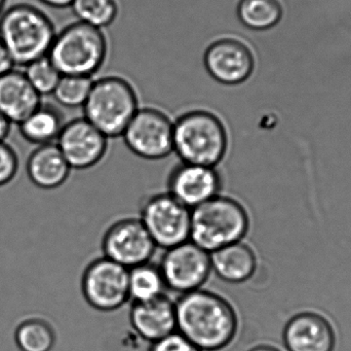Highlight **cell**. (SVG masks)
Listing matches in <instances>:
<instances>
[{"instance_id": "cell-26", "label": "cell", "mask_w": 351, "mask_h": 351, "mask_svg": "<svg viewBox=\"0 0 351 351\" xmlns=\"http://www.w3.org/2000/svg\"><path fill=\"white\" fill-rule=\"evenodd\" d=\"M24 73L31 86L41 97L53 94L62 76L47 56L35 60L24 67Z\"/></svg>"}, {"instance_id": "cell-8", "label": "cell", "mask_w": 351, "mask_h": 351, "mask_svg": "<svg viewBox=\"0 0 351 351\" xmlns=\"http://www.w3.org/2000/svg\"><path fill=\"white\" fill-rule=\"evenodd\" d=\"M123 141L136 156L162 160L174 152V122L160 109H138L123 134Z\"/></svg>"}, {"instance_id": "cell-3", "label": "cell", "mask_w": 351, "mask_h": 351, "mask_svg": "<svg viewBox=\"0 0 351 351\" xmlns=\"http://www.w3.org/2000/svg\"><path fill=\"white\" fill-rule=\"evenodd\" d=\"M251 228L245 206L231 196H216L191 210L190 241L208 253L245 240Z\"/></svg>"}, {"instance_id": "cell-16", "label": "cell", "mask_w": 351, "mask_h": 351, "mask_svg": "<svg viewBox=\"0 0 351 351\" xmlns=\"http://www.w3.org/2000/svg\"><path fill=\"white\" fill-rule=\"evenodd\" d=\"M129 317L136 334L150 344L177 332L175 301L167 294L147 302L133 303Z\"/></svg>"}, {"instance_id": "cell-24", "label": "cell", "mask_w": 351, "mask_h": 351, "mask_svg": "<svg viewBox=\"0 0 351 351\" xmlns=\"http://www.w3.org/2000/svg\"><path fill=\"white\" fill-rule=\"evenodd\" d=\"M70 6L80 22L100 29L112 24L119 14L117 0H73Z\"/></svg>"}, {"instance_id": "cell-15", "label": "cell", "mask_w": 351, "mask_h": 351, "mask_svg": "<svg viewBox=\"0 0 351 351\" xmlns=\"http://www.w3.org/2000/svg\"><path fill=\"white\" fill-rule=\"evenodd\" d=\"M282 342L288 351H333L336 333L324 315L302 311L285 324Z\"/></svg>"}, {"instance_id": "cell-7", "label": "cell", "mask_w": 351, "mask_h": 351, "mask_svg": "<svg viewBox=\"0 0 351 351\" xmlns=\"http://www.w3.org/2000/svg\"><path fill=\"white\" fill-rule=\"evenodd\" d=\"M139 218L156 247L166 251L190 240L191 210L168 192L149 196L142 204Z\"/></svg>"}, {"instance_id": "cell-13", "label": "cell", "mask_w": 351, "mask_h": 351, "mask_svg": "<svg viewBox=\"0 0 351 351\" xmlns=\"http://www.w3.org/2000/svg\"><path fill=\"white\" fill-rule=\"evenodd\" d=\"M71 169L86 170L98 165L108 150V138L84 117L64 125L57 141Z\"/></svg>"}, {"instance_id": "cell-5", "label": "cell", "mask_w": 351, "mask_h": 351, "mask_svg": "<svg viewBox=\"0 0 351 351\" xmlns=\"http://www.w3.org/2000/svg\"><path fill=\"white\" fill-rule=\"evenodd\" d=\"M107 51L102 29L78 21L56 34L47 57L61 76L92 78L104 64Z\"/></svg>"}, {"instance_id": "cell-9", "label": "cell", "mask_w": 351, "mask_h": 351, "mask_svg": "<svg viewBox=\"0 0 351 351\" xmlns=\"http://www.w3.org/2000/svg\"><path fill=\"white\" fill-rule=\"evenodd\" d=\"M82 292L95 310H119L130 301L129 269L104 256L95 259L82 273Z\"/></svg>"}, {"instance_id": "cell-21", "label": "cell", "mask_w": 351, "mask_h": 351, "mask_svg": "<svg viewBox=\"0 0 351 351\" xmlns=\"http://www.w3.org/2000/svg\"><path fill=\"white\" fill-rule=\"evenodd\" d=\"M237 12L243 26L266 31L280 24L285 8L282 0H239Z\"/></svg>"}, {"instance_id": "cell-23", "label": "cell", "mask_w": 351, "mask_h": 351, "mask_svg": "<svg viewBox=\"0 0 351 351\" xmlns=\"http://www.w3.org/2000/svg\"><path fill=\"white\" fill-rule=\"evenodd\" d=\"M21 351H51L56 343V332L49 321L31 317L21 321L14 331Z\"/></svg>"}, {"instance_id": "cell-27", "label": "cell", "mask_w": 351, "mask_h": 351, "mask_svg": "<svg viewBox=\"0 0 351 351\" xmlns=\"http://www.w3.org/2000/svg\"><path fill=\"white\" fill-rule=\"evenodd\" d=\"M19 170V157L16 150L0 141V188L8 185L16 177Z\"/></svg>"}, {"instance_id": "cell-22", "label": "cell", "mask_w": 351, "mask_h": 351, "mask_svg": "<svg viewBox=\"0 0 351 351\" xmlns=\"http://www.w3.org/2000/svg\"><path fill=\"white\" fill-rule=\"evenodd\" d=\"M167 286L158 265L152 262L129 269V297L133 303L147 302L166 295Z\"/></svg>"}, {"instance_id": "cell-10", "label": "cell", "mask_w": 351, "mask_h": 351, "mask_svg": "<svg viewBox=\"0 0 351 351\" xmlns=\"http://www.w3.org/2000/svg\"><path fill=\"white\" fill-rule=\"evenodd\" d=\"M158 267L167 290L179 295L204 288L212 274L210 253L190 240L166 249Z\"/></svg>"}, {"instance_id": "cell-6", "label": "cell", "mask_w": 351, "mask_h": 351, "mask_svg": "<svg viewBox=\"0 0 351 351\" xmlns=\"http://www.w3.org/2000/svg\"><path fill=\"white\" fill-rule=\"evenodd\" d=\"M88 120L107 138L121 137L139 109L137 93L119 76H106L93 84L84 106Z\"/></svg>"}, {"instance_id": "cell-19", "label": "cell", "mask_w": 351, "mask_h": 351, "mask_svg": "<svg viewBox=\"0 0 351 351\" xmlns=\"http://www.w3.org/2000/svg\"><path fill=\"white\" fill-rule=\"evenodd\" d=\"M71 167L56 144L38 146L29 157L27 172L39 189L55 190L67 181Z\"/></svg>"}, {"instance_id": "cell-2", "label": "cell", "mask_w": 351, "mask_h": 351, "mask_svg": "<svg viewBox=\"0 0 351 351\" xmlns=\"http://www.w3.org/2000/svg\"><path fill=\"white\" fill-rule=\"evenodd\" d=\"M56 34L49 16L32 4H14L0 16V41L18 67L47 57Z\"/></svg>"}, {"instance_id": "cell-30", "label": "cell", "mask_w": 351, "mask_h": 351, "mask_svg": "<svg viewBox=\"0 0 351 351\" xmlns=\"http://www.w3.org/2000/svg\"><path fill=\"white\" fill-rule=\"evenodd\" d=\"M45 5L53 8H66L71 5L73 0H39Z\"/></svg>"}, {"instance_id": "cell-25", "label": "cell", "mask_w": 351, "mask_h": 351, "mask_svg": "<svg viewBox=\"0 0 351 351\" xmlns=\"http://www.w3.org/2000/svg\"><path fill=\"white\" fill-rule=\"evenodd\" d=\"M94 80L90 76H62L53 95L59 104L69 109L84 106Z\"/></svg>"}, {"instance_id": "cell-1", "label": "cell", "mask_w": 351, "mask_h": 351, "mask_svg": "<svg viewBox=\"0 0 351 351\" xmlns=\"http://www.w3.org/2000/svg\"><path fill=\"white\" fill-rule=\"evenodd\" d=\"M177 332L202 351L228 348L239 332V315L222 295L200 290L180 295L175 301Z\"/></svg>"}, {"instance_id": "cell-31", "label": "cell", "mask_w": 351, "mask_h": 351, "mask_svg": "<svg viewBox=\"0 0 351 351\" xmlns=\"http://www.w3.org/2000/svg\"><path fill=\"white\" fill-rule=\"evenodd\" d=\"M12 124L0 113V141H5L6 137L10 131Z\"/></svg>"}, {"instance_id": "cell-32", "label": "cell", "mask_w": 351, "mask_h": 351, "mask_svg": "<svg viewBox=\"0 0 351 351\" xmlns=\"http://www.w3.org/2000/svg\"><path fill=\"white\" fill-rule=\"evenodd\" d=\"M249 351H280L278 348H274V346H257L255 348H251Z\"/></svg>"}, {"instance_id": "cell-14", "label": "cell", "mask_w": 351, "mask_h": 351, "mask_svg": "<svg viewBox=\"0 0 351 351\" xmlns=\"http://www.w3.org/2000/svg\"><path fill=\"white\" fill-rule=\"evenodd\" d=\"M222 188L218 167L180 162L168 179V193L190 210L222 194Z\"/></svg>"}, {"instance_id": "cell-28", "label": "cell", "mask_w": 351, "mask_h": 351, "mask_svg": "<svg viewBox=\"0 0 351 351\" xmlns=\"http://www.w3.org/2000/svg\"><path fill=\"white\" fill-rule=\"evenodd\" d=\"M149 351H202L181 334L175 332L166 338L154 342L150 346Z\"/></svg>"}, {"instance_id": "cell-12", "label": "cell", "mask_w": 351, "mask_h": 351, "mask_svg": "<svg viewBox=\"0 0 351 351\" xmlns=\"http://www.w3.org/2000/svg\"><path fill=\"white\" fill-rule=\"evenodd\" d=\"M204 62L208 73L226 86H235L249 80L256 64L251 47L233 37L213 41L206 49Z\"/></svg>"}, {"instance_id": "cell-4", "label": "cell", "mask_w": 351, "mask_h": 351, "mask_svg": "<svg viewBox=\"0 0 351 351\" xmlns=\"http://www.w3.org/2000/svg\"><path fill=\"white\" fill-rule=\"evenodd\" d=\"M228 148L226 127L210 111H188L174 122V152L181 162L218 167Z\"/></svg>"}, {"instance_id": "cell-33", "label": "cell", "mask_w": 351, "mask_h": 351, "mask_svg": "<svg viewBox=\"0 0 351 351\" xmlns=\"http://www.w3.org/2000/svg\"><path fill=\"white\" fill-rule=\"evenodd\" d=\"M4 5H5V0H0V16L4 12Z\"/></svg>"}, {"instance_id": "cell-20", "label": "cell", "mask_w": 351, "mask_h": 351, "mask_svg": "<svg viewBox=\"0 0 351 351\" xmlns=\"http://www.w3.org/2000/svg\"><path fill=\"white\" fill-rule=\"evenodd\" d=\"M64 125L63 115L59 109L43 102L19 124V129L24 139L38 146L56 144Z\"/></svg>"}, {"instance_id": "cell-29", "label": "cell", "mask_w": 351, "mask_h": 351, "mask_svg": "<svg viewBox=\"0 0 351 351\" xmlns=\"http://www.w3.org/2000/svg\"><path fill=\"white\" fill-rule=\"evenodd\" d=\"M16 67L8 49H6L4 43L0 41V76L10 71Z\"/></svg>"}, {"instance_id": "cell-11", "label": "cell", "mask_w": 351, "mask_h": 351, "mask_svg": "<svg viewBox=\"0 0 351 351\" xmlns=\"http://www.w3.org/2000/svg\"><path fill=\"white\" fill-rule=\"evenodd\" d=\"M156 249L139 218L117 220L102 239L103 256L127 269L152 262Z\"/></svg>"}, {"instance_id": "cell-18", "label": "cell", "mask_w": 351, "mask_h": 351, "mask_svg": "<svg viewBox=\"0 0 351 351\" xmlns=\"http://www.w3.org/2000/svg\"><path fill=\"white\" fill-rule=\"evenodd\" d=\"M210 256L212 273L227 284H245L257 271V253L245 240L217 249Z\"/></svg>"}, {"instance_id": "cell-17", "label": "cell", "mask_w": 351, "mask_h": 351, "mask_svg": "<svg viewBox=\"0 0 351 351\" xmlns=\"http://www.w3.org/2000/svg\"><path fill=\"white\" fill-rule=\"evenodd\" d=\"M43 103L24 71L12 69L0 76V113L10 124L22 123Z\"/></svg>"}]
</instances>
